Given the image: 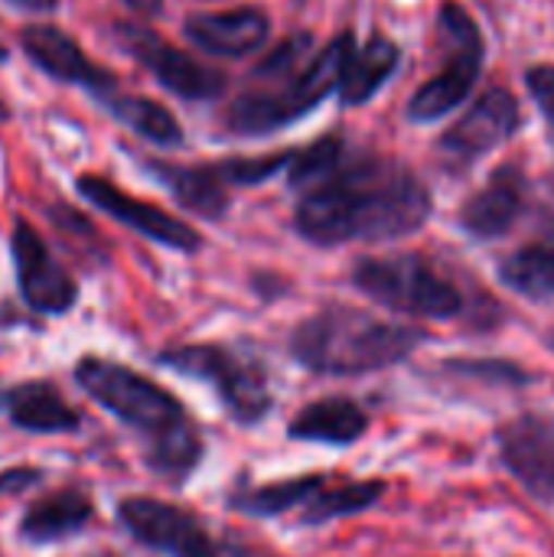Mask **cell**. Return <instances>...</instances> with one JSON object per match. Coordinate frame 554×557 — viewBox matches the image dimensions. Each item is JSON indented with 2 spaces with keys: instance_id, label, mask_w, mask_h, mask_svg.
I'll list each match as a JSON object with an SVG mask.
<instances>
[{
  "instance_id": "1",
  "label": "cell",
  "mask_w": 554,
  "mask_h": 557,
  "mask_svg": "<svg viewBox=\"0 0 554 557\" xmlns=\"http://www.w3.org/2000/svg\"><path fill=\"white\" fill-rule=\"evenodd\" d=\"M431 215L428 186L398 160L362 157L340 163L323 183L310 186L294 225L313 245L392 242L418 232Z\"/></svg>"
},
{
  "instance_id": "2",
  "label": "cell",
  "mask_w": 554,
  "mask_h": 557,
  "mask_svg": "<svg viewBox=\"0 0 554 557\" xmlns=\"http://www.w3.org/2000/svg\"><path fill=\"white\" fill-rule=\"evenodd\" d=\"M75 382L98 408L114 414L144 441L147 467L160 480L180 486L193 476L202 460V437L173 392L98 356L75 362Z\"/></svg>"
},
{
  "instance_id": "3",
  "label": "cell",
  "mask_w": 554,
  "mask_h": 557,
  "mask_svg": "<svg viewBox=\"0 0 554 557\" xmlns=\"http://www.w3.org/2000/svg\"><path fill=\"white\" fill-rule=\"evenodd\" d=\"M428 339L418 326L379 320L366 310L330 304L291 333V356L300 369L327 379H359L405 362Z\"/></svg>"
},
{
  "instance_id": "4",
  "label": "cell",
  "mask_w": 554,
  "mask_h": 557,
  "mask_svg": "<svg viewBox=\"0 0 554 557\" xmlns=\"http://www.w3.org/2000/svg\"><path fill=\"white\" fill-rule=\"evenodd\" d=\"M353 284L376 304L418 320H454L467 307L464 290L421 255L362 258L353 268Z\"/></svg>"
},
{
  "instance_id": "5",
  "label": "cell",
  "mask_w": 554,
  "mask_h": 557,
  "mask_svg": "<svg viewBox=\"0 0 554 557\" xmlns=\"http://www.w3.org/2000/svg\"><path fill=\"white\" fill-rule=\"evenodd\" d=\"M157 362L189 379L209 382L232 421H238L242 428H255L258 421H264L274 405L264 366L242 349H229L219 343H193L160 352Z\"/></svg>"
},
{
  "instance_id": "6",
  "label": "cell",
  "mask_w": 554,
  "mask_h": 557,
  "mask_svg": "<svg viewBox=\"0 0 554 557\" xmlns=\"http://www.w3.org/2000/svg\"><path fill=\"white\" fill-rule=\"evenodd\" d=\"M353 52H356V42L349 33L330 39L317 52V59L294 78V85L284 95H245V98H238L232 108V124L242 134H268V131H278L281 124L307 114L333 88H340L346 62Z\"/></svg>"
},
{
  "instance_id": "7",
  "label": "cell",
  "mask_w": 554,
  "mask_h": 557,
  "mask_svg": "<svg viewBox=\"0 0 554 557\" xmlns=\"http://www.w3.org/2000/svg\"><path fill=\"white\" fill-rule=\"evenodd\" d=\"M441 36L447 42V62L431 82L415 91L408 104V117L418 124L438 121L451 114L460 101H467L483 69V36L464 7L447 3L441 10Z\"/></svg>"
},
{
  "instance_id": "8",
  "label": "cell",
  "mask_w": 554,
  "mask_h": 557,
  "mask_svg": "<svg viewBox=\"0 0 554 557\" xmlns=\"http://www.w3.org/2000/svg\"><path fill=\"white\" fill-rule=\"evenodd\" d=\"M118 522L144 548L163 557H222L212 532L173 503L153 496H127L118 503Z\"/></svg>"
},
{
  "instance_id": "9",
  "label": "cell",
  "mask_w": 554,
  "mask_h": 557,
  "mask_svg": "<svg viewBox=\"0 0 554 557\" xmlns=\"http://www.w3.org/2000/svg\"><path fill=\"white\" fill-rule=\"evenodd\" d=\"M519 124H522V111H519L516 95L506 88H490L470 104V111L451 131H444V137L438 140V150L451 166L464 170L477 163L483 153L506 144L519 131Z\"/></svg>"
},
{
  "instance_id": "10",
  "label": "cell",
  "mask_w": 554,
  "mask_h": 557,
  "mask_svg": "<svg viewBox=\"0 0 554 557\" xmlns=\"http://www.w3.org/2000/svg\"><path fill=\"white\" fill-rule=\"evenodd\" d=\"M10 248H13V268H16V284H20L23 304L42 317L69 313L78 300V284L52 258V251L46 248L39 232L29 228L26 222H16Z\"/></svg>"
},
{
  "instance_id": "11",
  "label": "cell",
  "mask_w": 554,
  "mask_h": 557,
  "mask_svg": "<svg viewBox=\"0 0 554 557\" xmlns=\"http://www.w3.org/2000/svg\"><path fill=\"white\" fill-rule=\"evenodd\" d=\"M114 39L121 42L124 52H131L144 69H150L157 75V82L163 88H170L180 98H212L225 88L222 75L199 65L196 59L183 55L180 49H173L167 39H160L157 33H150L147 26L137 23H121L114 29Z\"/></svg>"
},
{
  "instance_id": "12",
  "label": "cell",
  "mask_w": 554,
  "mask_h": 557,
  "mask_svg": "<svg viewBox=\"0 0 554 557\" xmlns=\"http://www.w3.org/2000/svg\"><path fill=\"white\" fill-rule=\"evenodd\" d=\"M500 460L519 486L554 506V424L542 414H522L500 428Z\"/></svg>"
},
{
  "instance_id": "13",
  "label": "cell",
  "mask_w": 554,
  "mask_h": 557,
  "mask_svg": "<svg viewBox=\"0 0 554 557\" xmlns=\"http://www.w3.org/2000/svg\"><path fill=\"white\" fill-rule=\"evenodd\" d=\"M78 193L98 206L101 212H108L114 222L134 228L137 235L163 245V248H173V251H199L202 248V235L186 225L183 219L150 206V202H140L134 196H127L124 189H118L114 183L101 180V176H82L78 180Z\"/></svg>"
},
{
  "instance_id": "14",
  "label": "cell",
  "mask_w": 554,
  "mask_h": 557,
  "mask_svg": "<svg viewBox=\"0 0 554 557\" xmlns=\"http://www.w3.org/2000/svg\"><path fill=\"white\" fill-rule=\"evenodd\" d=\"M526 212V176L519 166L506 163L500 166L490 183L467 199V206L460 209V225L467 235L480 238V242H493L503 238L519 215Z\"/></svg>"
},
{
  "instance_id": "15",
  "label": "cell",
  "mask_w": 554,
  "mask_h": 557,
  "mask_svg": "<svg viewBox=\"0 0 554 557\" xmlns=\"http://www.w3.org/2000/svg\"><path fill=\"white\" fill-rule=\"evenodd\" d=\"M186 36L212 55H245L268 39V16L255 7L225 13H196L186 20Z\"/></svg>"
},
{
  "instance_id": "16",
  "label": "cell",
  "mask_w": 554,
  "mask_h": 557,
  "mask_svg": "<svg viewBox=\"0 0 554 557\" xmlns=\"http://www.w3.org/2000/svg\"><path fill=\"white\" fill-rule=\"evenodd\" d=\"M20 42H23L26 55H29L39 69H46L52 78L82 82V85H88V88H95V91L114 88L111 75L101 72L98 65H91V62L85 59V52H82L62 29H56V26H26V29L20 33Z\"/></svg>"
},
{
  "instance_id": "17",
  "label": "cell",
  "mask_w": 554,
  "mask_h": 557,
  "mask_svg": "<svg viewBox=\"0 0 554 557\" xmlns=\"http://www.w3.org/2000/svg\"><path fill=\"white\" fill-rule=\"evenodd\" d=\"M13 428L29 434H75L82 418L78 411L52 388L49 382H23L3 392L0 405Z\"/></svg>"
},
{
  "instance_id": "18",
  "label": "cell",
  "mask_w": 554,
  "mask_h": 557,
  "mask_svg": "<svg viewBox=\"0 0 554 557\" xmlns=\"http://www.w3.org/2000/svg\"><path fill=\"white\" fill-rule=\"evenodd\" d=\"M369 431V414L353 398H320L300 408L291 424L287 437L304 444H327V447H349Z\"/></svg>"
},
{
  "instance_id": "19",
  "label": "cell",
  "mask_w": 554,
  "mask_h": 557,
  "mask_svg": "<svg viewBox=\"0 0 554 557\" xmlns=\"http://www.w3.org/2000/svg\"><path fill=\"white\" fill-rule=\"evenodd\" d=\"M95 516V506L78 490H59L33 503L20 519V539L29 545H52L82 532Z\"/></svg>"
},
{
  "instance_id": "20",
  "label": "cell",
  "mask_w": 554,
  "mask_h": 557,
  "mask_svg": "<svg viewBox=\"0 0 554 557\" xmlns=\"http://www.w3.org/2000/svg\"><path fill=\"white\" fill-rule=\"evenodd\" d=\"M385 483L382 480H356V483H343V486H330V480L304 503L300 512V525L313 529V525H327L336 519H349L359 512H369L382 496H385Z\"/></svg>"
},
{
  "instance_id": "21",
  "label": "cell",
  "mask_w": 554,
  "mask_h": 557,
  "mask_svg": "<svg viewBox=\"0 0 554 557\" xmlns=\"http://www.w3.org/2000/svg\"><path fill=\"white\" fill-rule=\"evenodd\" d=\"M330 476L323 473H307V476H291V480H278L268 486H251L242 490L229 499V506L242 516L251 519H278L291 509H304V503L327 483Z\"/></svg>"
},
{
  "instance_id": "22",
  "label": "cell",
  "mask_w": 554,
  "mask_h": 557,
  "mask_svg": "<svg viewBox=\"0 0 554 557\" xmlns=\"http://www.w3.org/2000/svg\"><path fill=\"white\" fill-rule=\"evenodd\" d=\"M395 65H398V46L385 36H376L369 46H362L359 52L349 55L343 82H340L343 101L346 104L369 101L385 85V78L395 72Z\"/></svg>"
},
{
  "instance_id": "23",
  "label": "cell",
  "mask_w": 554,
  "mask_h": 557,
  "mask_svg": "<svg viewBox=\"0 0 554 557\" xmlns=\"http://www.w3.org/2000/svg\"><path fill=\"white\" fill-rule=\"evenodd\" d=\"M500 281L526 300H554V248L529 245L500 261Z\"/></svg>"
},
{
  "instance_id": "24",
  "label": "cell",
  "mask_w": 554,
  "mask_h": 557,
  "mask_svg": "<svg viewBox=\"0 0 554 557\" xmlns=\"http://www.w3.org/2000/svg\"><path fill=\"white\" fill-rule=\"evenodd\" d=\"M160 176H163V183L173 189V196H176L186 209H193V212H199V215H206V219L225 215V209H229V193H225L222 176H219L212 166H199V170L160 166Z\"/></svg>"
},
{
  "instance_id": "25",
  "label": "cell",
  "mask_w": 554,
  "mask_h": 557,
  "mask_svg": "<svg viewBox=\"0 0 554 557\" xmlns=\"http://www.w3.org/2000/svg\"><path fill=\"white\" fill-rule=\"evenodd\" d=\"M104 104L111 108V114L121 124H127L131 131H137L140 137H147V140H153L160 147H173V144L183 140L176 117L163 104H157L150 98H131V95H118V91L108 95L104 91Z\"/></svg>"
},
{
  "instance_id": "26",
  "label": "cell",
  "mask_w": 554,
  "mask_h": 557,
  "mask_svg": "<svg viewBox=\"0 0 554 557\" xmlns=\"http://www.w3.org/2000/svg\"><path fill=\"white\" fill-rule=\"evenodd\" d=\"M343 163V140L340 137H323L304 153H294L287 163V176L297 189H310L323 183L336 166Z\"/></svg>"
},
{
  "instance_id": "27",
  "label": "cell",
  "mask_w": 554,
  "mask_h": 557,
  "mask_svg": "<svg viewBox=\"0 0 554 557\" xmlns=\"http://www.w3.org/2000/svg\"><path fill=\"white\" fill-rule=\"evenodd\" d=\"M294 153H274V157H258V160H225V163H216L212 170L222 176V183H242V186H251V183H261L268 176H274L278 170H284L291 163Z\"/></svg>"
},
{
  "instance_id": "28",
  "label": "cell",
  "mask_w": 554,
  "mask_h": 557,
  "mask_svg": "<svg viewBox=\"0 0 554 557\" xmlns=\"http://www.w3.org/2000/svg\"><path fill=\"white\" fill-rule=\"evenodd\" d=\"M447 369L467 375V379H480V382H490V385H529L532 375L513 362H447Z\"/></svg>"
},
{
  "instance_id": "29",
  "label": "cell",
  "mask_w": 554,
  "mask_h": 557,
  "mask_svg": "<svg viewBox=\"0 0 554 557\" xmlns=\"http://www.w3.org/2000/svg\"><path fill=\"white\" fill-rule=\"evenodd\" d=\"M526 85H529V91H532L539 111L545 114L554 140V65H532V69L526 72Z\"/></svg>"
},
{
  "instance_id": "30",
  "label": "cell",
  "mask_w": 554,
  "mask_h": 557,
  "mask_svg": "<svg viewBox=\"0 0 554 557\" xmlns=\"http://www.w3.org/2000/svg\"><path fill=\"white\" fill-rule=\"evenodd\" d=\"M39 476H42V473H36V470H10V473H3V476H0V493H20V490H29Z\"/></svg>"
},
{
  "instance_id": "31",
  "label": "cell",
  "mask_w": 554,
  "mask_h": 557,
  "mask_svg": "<svg viewBox=\"0 0 554 557\" xmlns=\"http://www.w3.org/2000/svg\"><path fill=\"white\" fill-rule=\"evenodd\" d=\"M124 3H131V7L140 10V13H157L163 0H124Z\"/></svg>"
},
{
  "instance_id": "32",
  "label": "cell",
  "mask_w": 554,
  "mask_h": 557,
  "mask_svg": "<svg viewBox=\"0 0 554 557\" xmlns=\"http://www.w3.org/2000/svg\"><path fill=\"white\" fill-rule=\"evenodd\" d=\"M10 3L29 7V10H52V7H56V0H10Z\"/></svg>"
},
{
  "instance_id": "33",
  "label": "cell",
  "mask_w": 554,
  "mask_h": 557,
  "mask_svg": "<svg viewBox=\"0 0 554 557\" xmlns=\"http://www.w3.org/2000/svg\"><path fill=\"white\" fill-rule=\"evenodd\" d=\"M7 114H10V111H7V104L0 101V117H7Z\"/></svg>"
},
{
  "instance_id": "34",
  "label": "cell",
  "mask_w": 554,
  "mask_h": 557,
  "mask_svg": "<svg viewBox=\"0 0 554 557\" xmlns=\"http://www.w3.org/2000/svg\"><path fill=\"white\" fill-rule=\"evenodd\" d=\"M549 346H552V349H554V330H552V333H549Z\"/></svg>"
},
{
  "instance_id": "35",
  "label": "cell",
  "mask_w": 554,
  "mask_h": 557,
  "mask_svg": "<svg viewBox=\"0 0 554 557\" xmlns=\"http://www.w3.org/2000/svg\"><path fill=\"white\" fill-rule=\"evenodd\" d=\"M3 59H7V49H0V62H3Z\"/></svg>"
},
{
  "instance_id": "36",
  "label": "cell",
  "mask_w": 554,
  "mask_h": 557,
  "mask_svg": "<svg viewBox=\"0 0 554 557\" xmlns=\"http://www.w3.org/2000/svg\"><path fill=\"white\" fill-rule=\"evenodd\" d=\"M0 405H3V388H0Z\"/></svg>"
},
{
  "instance_id": "37",
  "label": "cell",
  "mask_w": 554,
  "mask_h": 557,
  "mask_svg": "<svg viewBox=\"0 0 554 557\" xmlns=\"http://www.w3.org/2000/svg\"><path fill=\"white\" fill-rule=\"evenodd\" d=\"M98 557H114V555H98Z\"/></svg>"
}]
</instances>
